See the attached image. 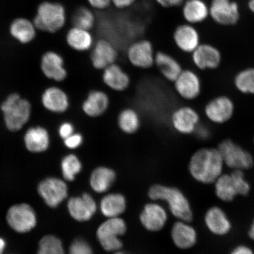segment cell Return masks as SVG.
Returning a JSON list of instances; mask_svg holds the SVG:
<instances>
[{
	"label": "cell",
	"instance_id": "37",
	"mask_svg": "<svg viewBox=\"0 0 254 254\" xmlns=\"http://www.w3.org/2000/svg\"><path fill=\"white\" fill-rule=\"evenodd\" d=\"M37 254H65L62 241L52 235L43 237L40 241Z\"/></svg>",
	"mask_w": 254,
	"mask_h": 254
},
{
	"label": "cell",
	"instance_id": "18",
	"mask_svg": "<svg viewBox=\"0 0 254 254\" xmlns=\"http://www.w3.org/2000/svg\"><path fill=\"white\" fill-rule=\"evenodd\" d=\"M173 38L178 49L185 53L191 54L201 44L198 31L189 23L177 26L174 31Z\"/></svg>",
	"mask_w": 254,
	"mask_h": 254
},
{
	"label": "cell",
	"instance_id": "22",
	"mask_svg": "<svg viewBox=\"0 0 254 254\" xmlns=\"http://www.w3.org/2000/svg\"><path fill=\"white\" fill-rule=\"evenodd\" d=\"M204 221L208 230L216 236H225L231 230L232 225L229 219L225 212L218 206H212L206 211Z\"/></svg>",
	"mask_w": 254,
	"mask_h": 254
},
{
	"label": "cell",
	"instance_id": "45",
	"mask_svg": "<svg viewBox=\"0 0 254 254\" xmlns=\"http://www.w3.org/2000/svg\"><path fill=\"white\" fill-rule=\"evenodd\" d=\"M230 254H254V253L249 247L239 246L235 248Z\"/></svg>",
	"mask_w": 254,
	"mask_h": 254
},
{
	"label": "cell",
	"instance_id": "24",
	"mask_svg": "<svg viewBox=\"0 0 254 254\" xmlns=\"http://www.w3.org/2000/svg\"><path fill=\"white\" fill-rule=\"evenodd\" d=\"M41 69L47 77L57 81L64 80L67 75L62 57L55 52H48L44 55Z\"/></svg>",
	"mask_w": 254,
	"mask_h": 254
},
{
	"label": "cell",
	"instance_id": "27",
	"mask_svg": "<svg viewBox=\"0 0 254 254\" xmlns=\"http://www.w3.org/2000/svg\"><path fill=\"white\" fill-rule=\"evenodd\" d=\"M182 5L183 17L190 24L201 23L209 14V8L202 0H187Z\"/></svg>",
	"mask_w": 254,
	"mask_h": 254
},
{
	"label": "cell",
	"instance_id": "16",
	"mask_svg": "<svg viewBox=\"0 0 254 254\" xmlns=\"http://www.w3.org/2000/svg\"><path fill=\"white\" fill-rule=\"evenodd\" d=\"M192 62L199 70H214L220 66L222 55L217 47L209 44H201L191 53Z\"/></svg>",
	"mask_w": 254,
	"mask_h": 254
},
{
	"label": "cell",
	"instance_id": "28",
	"mask_svg": "<svg viewBox=\"0 0 254 254\" xmlns=\"http://www.w3.org/2000/svg\"><path fill=\"white\" fill-rule=\"evenodd\" d=\"M42 101L47 110L55 113L65 112L69 106L67 95L57 87L47 89L43 95Z\"/></svg>",
	"mask_w": 254,
	"mask_h": 254
},
{
	"label": "cell",
	"instance_id": "20",
	"mask_svg": "<svg viewBox=\"0 0 254 254\" xmlns=\"http://www.w3.org/2000/svg\"><path fill=\"white\" fill-rule=\"evenodd\" d=\"M110 106V98L107 93L101 90H92L82 103L83 112L91 118L103 116Z\"/></svg>",
	"mask_w": 254,
	"mask_h": 254
},
{
	"label": "cell",
	"instance_id": "19",
	"mask_svg": "<svg viewBox=\"0 0 254 254\" xmlns=\"http://www.w3.org/2000/svg\"><path fill=\"white\" fill-rule=\"evenodd\" d=\"M167 214L160 205L150 203L144 206L140 215L143 226L150 231H160L166 225Z\"/></svg>",
	"mask_w": 254,
	"mask_h": 254
},
{
	"label": "cell",
	"instance_id": "2",
	"mask_svg": "<svg viewBox=\"0 0 254 254\" xmlns=\"http://www.w3.org/2000/svg\"><path fill=\"white\" fill-rule=\"evenodd\" d=\"M152 200L166 201L172 214L180 221L189 222L192 220V211L189 200L178 189L161 185H154L148 191Z\"/></svg>",
	"mask_w": 254,
	"mask_h": 254
},
{
	"label": "cell",
	"instance_id": "32",
	"mask_svg": "<svg viewBox=\"0 0 254 254\" xmlns=\"http://www.w3.org/2000/svg\"><path fill=\"white\" fill-rule=\"evenodd\" d=\"M36 30L33 22L24 18L15 19L9 28L11 36L24 44L30 43L34 39Z\"/></svg>",
	"mask_w": 254,
	"mask_h": 254
},
{
	"label": "cell",
	"instance_id": "13",
	"mask_svg": "<svg viewBox=\"0 0 254 254\" xmlns=\"http://www.w3.org/2000/svg\"><path fill=\"white\" fill-rule=\"evenodd\" d=\"M173 83L177 93L183 100H194L201 93V78L191 69H183Z\"/></svg>",
	"mask_w": 254,
	"mask_h": 254
},
{
	"label": "cell",
	"instance_id": "14",
	"mask_svg": "<svg viewBox=\"0 0 254 254\" xmlns=\"http://www.w3.org/2000/svg\"><path fill=\"white\" fill-rule=\"evenodd\" d=\"M209 10L216 23L225 26L236 24L240 20L239 7L231 0H212Z\"/></svg>",
	"mask_w": 254,
	"mask_h": 254
},
{
	"label": "cell",
	"instance_id": "12",
	"mask_svg": "<svg viewBox=\"0 0 254 254\" xmlns=\"http://www.w3.org/2000/svg\"><path fill=\"white\" fill-rule=\"evenodd\" d=\"M200 121L201 118L197 111L190 106L178 108L171 118V125L175 131L183 135L194 134Z\"/></svg>",
	"mask_w": 254,
	"mask_h": 254
},
{
	"label": "cell",
	"instance_id": "25",
	"mask_svg": "<svg viewBox=\"0 0 254 254\" xmlns=\"http://www.w3.org/2000/svg\"><path fill=\"white\" fill-rule=\"evenodd\" d=\"M155 65L162 75L170 82H174L183 70L182 65L168 54L163 52L155 53Z\"/></svg>",
	"mask_w": 254,
	"mask_h": 254
},
{
	"label": "cell",
	"instance_id": "49",
	"mask_svg": "<svg viewBox=\"0 0 254 254\" xmlns=\"http://www.w3.org/2000/svg\"><path fill=\"white\" fill-rule=\"evenodd\" d=\"M114 254H126L125 253H122V252H117Z\"/></svg>",
	"mask_w": 254,
	"mask_h": 254
},
{
	"label": "cell",
	"instance_id": "17",
	"mask_svg": "<svg viewBox=\"0 0 254 254\" xmlns=\"http://www.w3.org/2000/svg\"><path fill=\"white\" fill-rule=\"evenodd\" d=\"M67 209L69 214L75 220L87 221L93 217L97 206L93 196L88 193L81 196H74L68 200Z\"/></svg>",
	"mask_w": 254,
	"mask_h": 254
},
{
	"label": "cell",
	"instance_id": "15",
	"mask_svg": "<svg viewBox=\"0 0 254 254\" xmlns=\"http://www.w3.org/2000/svg\"><path fill=\"white\" fill-rule=\"evenodd\" d=\"M119 57L118 51L111 41L105 39L98 40L91 49L92 65L98 70H103L116 63Z\"/></svg>",
	"mask_w": 254,
	"mask_h": 254
},
{
	"label": "cell",
	"instance_id": "46",
	"mask_svg": "<svg viewBox=\"0 0 254 254\" xmlns=\"http://www.w3.org/2000/svg\"><path fill=\"white\" fill-rule=\"evenodd\" d=\"M6 246L5 241L2 238L0 237V254L4 253Z\"/></svg>",
	"mask_w": 254,
	"mask_h": 254
},
{
	"label": "cell",
	"instance_id": "30",
	"mask_svg": "<svg viewBox=\"0 0 254 254\" xmlns=\"http://www.w3.org/2000/svg\"><path fill=\"white\" fill-rule=\"evenodd\" d=\"M25 147L32 152L45 151L49 146V135L46 129L37 127L28 130L24 136Z\"/></svg>",
	"mask_w": 254,
	"mask_h": 254
},
{
	"label": "cell",
	"instance_id": "48",
	"mask_svg": "<svg viewBox=\"0 0 254 254\" xmlns=\"http://www.w3.org/2000/svg\"><path fill=\"white\" fill-rule=\"evenodd\" d=\"M249 7L250 10L254 14V0H250L249 2Z\"/></svg>",
	"mask_w": 254,
	"mask_h": 254
},
{
	"label": "cell",
	"instance_id": "7",
	"mask_svg": "<svg viewBox=\"0 0 254 254\" xmlns=\"http://www.w3.org/2000/svg\"><path fill=\"white\" fill-rule=\"evenodd\" d=\"M127 231L125 220L119 217L111 218L100 225L97 231L98 241L107 252H117L123 247L120 237Z\"/></svg>",
	"mask_w": 254,
	"mask_h": 254
},
{
	"label": "cell",
	"instance_id": "11",
	"mask_svg": "<svg viewBox=\"0 0 254 254\" xmlns=\"http://www.w3.org/2000/svg\"><path fill=\"white\" fill-rule=\"evenodd\" d=\"M155 53L150 41L140 40L130 44L127 50V57L135 67L148 69L155 64Z\"/></svg>",
	"mask_w": 254,
	"mask_h": 254
},
{
	"label": "cell",
	"instance_id": "3",
	"mask_svg": "<svg viewBox=\"0 0 254 254\" xmlns=\"http://www.w3.org/2000/svg\"><path fill=\"white\" fill-rule=\"evenodd\" d=\"M66 21V10L63 4L46 1L38 7L33 23L36 29L54 33L62 29Z\"/></svg>",
	"mask_w": 254,
	"mask_h": 254
},
{
	"label": "cell",
	"instance_id": "44",
	"mask_svg": "<svg viewBox=\"0 0 254 254\" xmlns=\"http://www.w3.org/2000/svg\"><path fill=\"white\" fill-rule=\"evenodd\" d=\"M111 4L119 9H125L132 7L136 0H111Z\"/></svg>",
	"mask_w": 254,
	"mask_h": 254
},
{
	"label": "cell",
	"instance_id": "1",
	"mask_svg": "<svg viewBox=\"0 0 254 254\" xmlns=\"http://www.w3.org/2000/svg\"><path fill=\"white\" fill-rule=\"evenodd\" d=\"M224 165L217 148H202L190 157L189 168L190 175L197 182L211 184L221 176Z\"/></svg>",
	"mask_w": 254,
	"mask_h": 254
},
{
	"label": "cell",
	"instance_id": "23",
	"mask_svg": "<svg viewBox=\"0 0 254 254\" xmlns=\"http://www.w3.org/2000/svg\"><path fill=\"white\" fill-rule=\"evenodd\" d=\"M171 237L175 245L180 249L186 250L195 245L197 233L187 222L180 221L173 225Z\"/></svg>",
	"mask_w": 254,
	"mask_h": 254
},
{
	"label": "cell",
	"instance_id": "42",
	"mask_svg": "<svg viewBox=\"0 0 254 254\" xmlns=\"http://www.w3.org/2000/svg\"><path fill=\"white\" fill-rule=\"evenodd\" d=\"M157 4L164 8H170L182 5L184 0H154Z\"/></svg>",
	"mask_w": 254,
	"mask_h": 254
},
{
	"label": "cell",
	"instance_id": "50",
	"mask_svg": "<svg viewBox=\"0 0 254 254\" xmlns=\"http://www.w3.org/2000/svg\"></svg>",
	"mask_w": 254,
	"mask_h": 254
},
{
	"label": "cell",
	"instance_id": "36",
	"mask_svg": "<svg viewBox=\"0 0 254 254\" xmlns=\"http://www.w3.org/2000/svg\"><path fill=\"white\" fill-rule=\"evenodd\" d=\"M81 169V161L75 155L69 154L63 159L62 171L65 180L72 182Z\"/></svg>",
	"mask_w": 254,
	"mask_h": 254
},
{
	"label": "cell",
	"instance_id": "35",
	"mask_svg": "<svg viewBox=\"0 0 254 254\" xmlns=\"http://www.w3.org/2000/svg\"><path fill=\"white\" fill-rule=\"evenodd\" d=\"M73 27L91 31L96 24V17L93 9L81 6L74 11L72 17Z\"/></svg>",
	"mask_w": 254,
	"mask_h": 254
},
{
	"label": "cell",
	"instance_id": "4",
	"mask_svg": "<svg viewBox=\"0 0 254 254\" xmlns=\"http://www.w3.org/2000/svg\"><path fill=\"white\" fill-rule=\"evenodd\" d=\"M5 125L12 131L22 128L30 119L31 105L18 94L9 95L1 105Z\"/></svg>",
	"mask_w": 254,
	"mask_h": 254
},
{
	"label": "cell",
	"instance_id": "40",
	"mask_svg": "<svg viewBox=\"0 0 254 254\" xmlns=\"http://www.w3.org/2000/svg\"><path fill=\"white\" fill-rule=\"evenodd\" d=\"M87 2L91 9L96 11L106 10L112 5L111 0H87Z\"/></svg>",
	"mask_w": 254,
	"mask_h": 254
},
{
	"label": "cell",
	"instance_id": "33",
	"mask_svg": "<svg viewBox=\"0 0 254 254\" xmlns=\"http://www.w3.org/2000/svg\"><path fill=\"white\" fill-rule=\"evenodd\" d=\"M121 131L126 134H134L140 127L141 120L135 110L127 108L121 111L117 119Z\"/></svg>",
	"mask_w": 254,
	"mask_h": 254
},
{
	"label": "cell",
	"instance_id": "8",
	"mask_svg": "<svg viewBox=\"0 0 254 254\" xmlns=\"http://www.w3.org/2000/svg\"><path fill=\"white\" fill-rule=\"evenodd\" d=\"M6 220L9 227L18 233H26L36 226L37 216L29 204H15L8 209Z\"/></svg>",
	"mask_w": 254,
	"mask_h": 254
},
{
	"label": "cell",
	"instance_id": "43",
	"mask_svg": "<svg viewBox=\"0 0 254 254\" xmlns=\"http://www.w3.org/2000/svg\"><path fill=\"white\" fill-rule=\"evenodd\" d=\"M74 133V127L69 123H65L60 126L59 129V134L63 139L68 137Z\"/></svg>",
	"mask_w": 254,
	"mask_h": 254
},
{
	"label": "cell",
	"instance_id": "41",
	"mask_svg": "<svg viewBox=\"0 0 254 254\" xmlns=\"http://www.w3.org/2000/svg\"><path fill=\"white\" fill-rule=\"evenodd\" d=\"M194 134L200 140L206 141L211 137V131L207 126L200 123L196 128Z\"/></svg>",
	"mask_w": 254,
	"mask_h": 254
},
{
	"label": "cell",
	"instance_id": "29",
	"mask_svg": "<svg viewBox=\"0 0 254 254\" xmlns=\"http://www.w3.org/2000/svg\"><path fill=\"white\" fill-rule=\"evenodd\" d=\"M116 179V174L114 170L106 167H99L91 173L90 186L95 192H106L113 186Z\"/></svg>",
	"mask_w": 254,
	"mask_h": 254
},
{
	"label": "cell",
	"instance_id": "10",
	"mask_svg": "<svg viewBox=\"0 0 254 254\" xmlns=\"http://www.w3.org/2000/svg\"><path fill=\"white\" fill-rule=\"evenodd\" d=\"M38 192L46 204L56 208L68 195V187L63 180L56 177L47 178L38 186Z\"/></svg>",
	"mask_w": 254,
	"mask_h": 254
},
{
	"label": "cell",
	"instance_id": "21",
	"mask_svg": "<svg viewBox=\"0 0 254 254\" xmlns=\"http://www.w3.org/2000/svg\"><path fill=\"white\" fill-rule=\"evenodd\" d=\"M102 79L108 88L117 92L126 90L131 82L129 75L116 63L103 69Z\"/></svg>",
	"mask_w": 254,
	"mask_h": 254
},
{
	"label": "cell",
	"instance_id": "38",
	"mask_svg": "<svg viewBox=\"0 0 254 254\" xmlns=\"http://www.w3.org/2000/svg\"><path fill=\"white\" fill-rule=\"evenodd\" d=\"M93 249L86 241L78 238L69 247L68 254H93Z\"/></svg>",
	"mask_w": 254,
	"mask_h": 254
},
{
	"label": "cell",
	"instance_id": "26",
	"mask_svg": "<svg viewBox=\"0 0 254 254\" xmlns=\"http://www.w3.org/2000/svg\"><path fill=\"white\" fill-rule=\"evenodd\" d=\"M66 41L69 47L78 52L90 50L95 43L91 31L72 27L66 34Z\"/></svg>",
	"mask_w": 254,
	"mask_h": 254
},
{
	"label": "cell",
	"instance_id": "5",
	"mask_svg": "<svg viewBox=\"0 0 254 254\" xmlns=\"http://www.w3.org/2000/svg\"><path fill=\"white\" fill-rule=\"evenodd\" d=\"M217 197L222 201L230 202L238 195L249 194L250 186L242 170H234L230 174H222L215 182Z\"/></svg>",
	"mask_w": 254,
	"mask_h": 254
},
{
	"label": "cell",
	"instance_id": "6",
	"mask_svg": "<svg viewBox=\"0 0 254 254\" xmlns=\"http://www.w3.org/2000/svg\"><path fill=\"white\" fill-rule=\"evenodd\" d=\"M224 163L234 170L250 169L254 166L252 154L233 139L221 141L217 147Z\"/></svg>",
	"mask_w": 254,
	"mask_h": 254
},
{
	"label": "cell",
	"instance_id": "34",
	"mask_svg": "<svg viewBox=\"0 0 254 254\" xmlns=\"http://www.w3.org/2000/svg\"><path fill=\"white\" fill-rule=\"evenodd\" d=\"M233 82L235 88L240 93L254 95V68H246L238 72Z\"/></svg>",
	"mask_w": 254,
	"mask_h": 254
},
{
	"label": "cell",
	"instance_id": "9",
	"mask_svg": "<svg viewBox=\"0 0 254 254\" xmlns=\"http://www.w3.org/2000/svg\"><path fill=\"white\" fill-rule=\"evenodd\" d=\"M236 106L233 100L227 95H222L212 98L205 104L204 115L209 122L222 125L233 118Z\"/></svg>",
	"mask_w": 254,
	"mask_h": 254
},
{
	"label": "cell",
	"instance_id": "47",
	"mask_svg": "<svg viewBox=\"0 0 254 254\" xmlns=\"http://www.w3.org/2000/svg\"><path fill=\"white\" fill-rule=\"evenodd\" d=\"M249 237L252 238V239L254 241V220L253 222L252 225H251L249 232Z\"/></svg>",
	"mask_w": 254,
	"mask_h": 254
},
{
	"label": "cell",
	"instance_id": "39",
	"mask_svg": "<svg viewBox=\"0 0 254 254\" xmlns=\"http://www.w3.org/2000/svg\"><path fill=\"white\" fill-rule=\"evenodd\" d=\"M64 144L69 149H75L80 147L83 142V136L79 133H74L68 137L64 139Z\"/></svg>",
	"mask_w": 254,
	"mask_h": 254
},
{
	"label": "cell",
	"instance_id": "31",
	"mask_svg": "<svg viewBox=\"0 0 254 254\" xmlns=\"http://www.w3.org/2000/svg\"><path fill=\"white\" fill-rule=\"evenodd\" d=\"M126 199L118 193H110L101 199L100 210L105 217L109 218L119 217L125 211Z\"/></svg>",
	"mask_w": 254,
	"mask_h": 254
}]
</instances>
